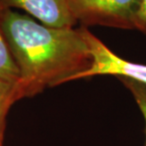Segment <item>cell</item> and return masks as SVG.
I'll list each match as a JSON object with an SVG mask.
<instances>
[{"label":"cell","instance_id":"6da1fadb","mask_svg":"<svg viewBox=\"0 0 146 146\" xmlns=\"http://www.w3.org/2000/svg\"><path fill=\"white\" fill-rule=\"evenodd\" d=\"M0 28L19 69L20 99L77 80L92 65L86 28H51L13 10L0 13Z\"/></svg>","mask_w":146,"mask_h":146},{"label":"cell","instance_id":"7a4b0ae2","mask_svg":"<svg viewBox=\"0 0 146 146\" xmlns=\"http://www.w3.org/2000/svg\"><path fill=\"white\" fill-rule=\"evenodd\" d=\"M141 0H68L76 22L82 27L104 26L135 30L134 16Z\"/></svg>","mask_w":146,"mask_h":146},{"label":"cell","instance_id":"3957f363","mask_svg":"<svg viewBox=\"0 0 146 146\" xmlns=\"http://www.w3.org/2000/svg\"><path fill=\"white\" fill-rule=\"evenodd\" d=\"M86 39L92 55V65L77 77L79 79L95 76L127 77L146 84V65L134 63L118 56L106 45L86 29Z\"/></svg>","mask_w":146,"mask_h":146},{"label":"cell","instance_id":"277c9868","mask_svg":"<svg viewBox=\"0 0 146 146\" xmlns=\"http://www.w3.org/2000/svg\"><path fill=\"white\" fill-rule=\"evenodd\" d=\"M17 8L51 28H73L77 24L68 0H0V13Z\"/></svg>","mask_w":146,"mask_h":146},{"label":"cell","instance_id":"5b68a950","mask_svg":"<svg viewBox=\"0 0 146 146\" xmlns=\"http://www.w3.org/2000/svg\"><path fill=\"white\" fill-rule=\"evenodd\" d=\"M0 78L17 82L19 80V69L0 28Z\"/></svg>","mask_w":146,"mask_h":146},{"label":"cell","instance_id":"8992f818","mask_svg":"<svg viewBox=\"0 0 146 146\" xmlns=\"http://www.w3.org/2000/svg\"><path fill=\"white\" fill-rule=\"evenodd\" d=\"M17 82L5 80L0 78V127H3L4 118L10 106L19 100Z\"/></svg>","mask_w":146,"mask_h":146},{"label":"cell","instance_id":"52a82bcc","mask_svg":"<svg viewBox=\"0 0 146 146\" xmlns=\"http://www.w3.org/2000/svg\"><path fill=\"white\" fill-rule=\"evenodd\" d=\"M125 86L129 89L131 94L133 95L137 104L141 109L142 116L145 121V134H146V84L141 83V82L135 81L133 79L127 77H119L118 78ZM146 146V141H145Z\"/></svg>","mask_w":146,"mask_h":146},{"label":"cell","instance_id":"ba28073f","mask_svg":"<svg viewBox=\"0 0 146 146\" xmlns=\"http://www.w3.org/2000/svg\"><path fill=\"white\" fill-rule=\"evenodd\" d=\"M135 30L139 31L146 35V0H141L134 16Z\"/></svg>","mask_w":146,"mask_h":146},{"label":"cell","instance_id":"9c48e42d","mask_svg":"<svg viewBox=\"0 0 146 146\" xmlns=\"http://www.w3.org/2000/svg\"><path fill=\"white\" fill-rule=\"evenodd\" d=\"M2 132H3V127H0V146H2Z\"/></svg>","mask_w":146,"mask_h":146}]
</instances>
